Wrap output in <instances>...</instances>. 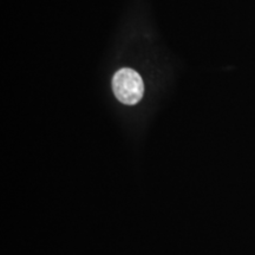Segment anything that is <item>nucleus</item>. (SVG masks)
Wrapping results in <instances>:
<instances>
[{
	"mask_svg": "<svg viewBox=\"0 0 255 255\" xmlns=\"http://www.w3.org/2000/svg\"><path fill=\"white\" fill-rule=\"evenodd\" d=\"M113 90L121 103L133 105L138 103L144 94V84L141 76L132 69L123 68L115 73Z\"/></svg>",
	"mask_w": 255,
	"mask_h": 255,
	"instance_id": "obj_1",
	"label": "nucleus"
}]
</instances>
